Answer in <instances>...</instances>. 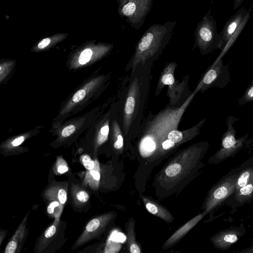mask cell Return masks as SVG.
<instances>
[{
  "label": "cell",
  "mask_w": 253,
  "mask_h": 253,
  "mask_svg": "<svg viewBox=\"0 0 253 253\" xmlns=\"http://www.w3.org/2000/svg\"><path fill=\"white\" fill-rule=\"evenodd\" d=\"M76 128L74 125H69L65 127L62 131V135L63 137H67L72 134L75 131Z\"/></svg>",
  "instance_id": "83f0119b"
},
{
  "label": "cell",
  "mask_w": 253,
  "mask_h": 253,
  "mask_svg": "<svg viewBox=\"0 0 253 253\" xmlns=\"http://www.w3.org/2000/svg\"><path fill=\"white\" fill-rule=\"evenodd\" d=\"M59 202V201H58ZM58 201H53L48 205L47 208V212L49 214H53L56 209L60 205Z\"/></svg>",
  "instance_id": "f1b7e54d"
},
{
  "label": "cell",
  "mask_w": 253,
  "mask_h": 253,
  "mask_svg": "<svg viewBox=\"0 0 253 253\" xmlns=\"http://www.w3.org/2000/svg\"><path fill=\"white\" fill-rule=\"evenodd\" d=\"M85 95V90L83 89H80L73 96V101L74 102H78L83 99Z\"/></svg>",
  "instance_id": "4316f807"
},
{
  "label": "cell",
  "mask_w": 253,
  "mask_h": 253,
  "mask_svg": "<svg viewBox=\"0 0 253 253\" xmlns=\"http://www.w3.org/2000/svg\"><path fill=\"white\" fill-rule=\"evenodd\" d=\"M134 227L135 221L131 217L126 224L127 249L130 253H140L141 252V249L136 242Z\"/></svg>",
  "instance_id": "ac0fdd59"
},
{
  "label": "cell",
  "mask_w": 253,
  "mask_h": 253,
  "mask_svg": "<svg viewBox=\"0 0 253 253\" xmlns=\"http://www.w3.org/2000/svg\"><path fill=\"white\" fill-rule=\"evenodd\" d=\"M56 226L55 225H52L48 227L44 233V237L45 239L52 237L56 232Z\"/></svg>",
  "instance_id": "484cf974"
},
{
  "label": "cell",
  "mask_w": 253,
  "mask_h": 253,
  "mask_svg": "<svg viewBox=\"0 0 253 253\" xmlns=\"http://www.w3.org/2000/svg\"><path fill=\"white\" fill-rule=\"evenodd\" d=\"M234 253H253V242L250 247L244 249L240 251L235 252Z\"/></svg>",
  "instance_id": "1f68e13d"
},
{
  "label": "cell",
  "mask_w": 253,
  "mask_h": 253,
  "mask_svg": "<svg viewBox=\"0 0 253 253\" xmlns=\"http://www.w3.org/2000/svg\"><path fill=\"white\" fill-rule=\"evenodd\" d=\"M229 64L224 65L221 59L216 60L204 74L195 89L203 93L212 87H225L231 81Z\"/></svg>",
  "instance_id": "9c48e42d"
},
{
  "label": "cell",
  "mask_w": 253,
  "mask_h": 253,
  "mask_svg": "<svg viewBox=\"0 0 253 253\" xmlns=\"http://www.w3.org/2000/svg\"><path fill=\"white\" fill-rule=\"evenodd\" d=\"M50 42V40L49 38L43 39L39 42L38 44V47L40 49L44 48L49 44Z\"/></svg>",
  "instance_id": "f546056e"
},
{
  "label": "cell",
  "mask_w": 253,
  "mask_h": 253,
  "mask_svg": "<svg viewBox=\"0 0 253 253\" xmlns=\"http://www.w3.org/2000/svg\"><path fill=\"white\" fill-rule=\"evenodd\" d=\"M68 168L67 166L64 165H60L58 167L57 170L60 173H64L67 172Z\"/></svg>",
  "instance_id": "836d02e7"
},
{
  "label": "cell",
  "mask_w": 253,
  "mask_h": 253,
  "mask_svg": "<svg viewBox=\"0 0 253 253\" xmlns=\"http://www.w3.org/2000/svg\"><path fill=\"white\" fill-rule=\"evenodd\" d=\"M246 231V227L241 224L238 226L231 227L218 231L210 238V240L215 248L225 251L243 236Z\"/></svg>",
  "instance_id": "8fae6325"
},
{
  "label": "cell",
  "mask_w": 253,
  "mask_h": 253,
  "mask_svg": "<svg viewBox=\"0 0 253 253\" xmlns=\"http://www.w3.org/2000/svg\"><path fill=\"white\" fill-rule=\"evenodd\" d=\"M120 17L136 30L141 28L150 13L153 0H116Z\"/></svg>",
  "instance_id": "ba28073f"
},
{
  "label": "cell",
  "mask_w": 253,
  "mask_h": 253,
  "mask_svg": "<svg viewBox=\"0 0 253 253\" xmlns=\"http://www.w3.org/2000/svg\"><path fill=\"white\" fill-rule=\"evenodd\" d=\"M252 101H253V80L246 88L243 95L239 99L238 105H243Z\"/></svg>",
  "instance_id": "ffe728a7"
},
{
  "label": "cell",
  "mask_w": 253,
  "mask_h": 253,
  "mask_svg": "<svg viewBox=\"0 0 253 253\" xmlns=\"http://www.w3.org/2000/svg\"><path fill=\"white\" fill-rule=\"evenodd\" d=\"M76 198L81 203H86L88 201L89 195L86 191L80 190L77 193Z\"/></svg>",
  "instance_id": "cb8c5ba5"
},
{
  "label": "cell",
  "mask_w": 253,
  "mask_h": 253,
  "mask_svg": "<svg viewBox=\"0 0 253 253\" xmlns=\"http://www.w3.org/2000/svg\"><path fill=\"white\" fill-rule=\"evenodd\" d=\"M112 133L113 137V147L117 150H122L125 144V139L122 128L120 123L119 114L112 123Z\"/></svg>",
  "instance_id": "d6986e66"
},
{
  "label": "cell",
  "mask_w": 253,
  "mask_h": 253,
  "mask_svg": "<svg viewBox=\"0 0 253 253\" xmlns=\"http://www.w3.org/2000/svg\"></svg>",
  "instance_id": "d590c367"
},
{
  "label": "cell",
  "mask_w": 253,
  "mask_h": 253,
  "mask_svg": "<svg viewBox=\"0 0 253 253\" xmlns=\"http://www.w3.org/2000/svg\"><path fill=\"white\" fill-rule=\"evenodd\" d=\"M198 92L195 89L181 106L167 104L156 114L150 112L144 118L135 136L141 154L165 155L178 147L169 139V134L172 130L178 128L186 109Z\"/></svg>",
  "instance_id": "6da1fadb"
},
{
  "label": "cell",
  "mask_w": 253,
  "mask_h": 253,
  "mask_svg": "<svg viewBox=\"0 0 253 253\" xmlns=\"http://www.w3.org/2000/svg\"><path fill=\"white\" fill-rule=\"evenodd\" d=\"M146 210L151 214L161 218L167 223H170L174 220V217L164 206L158 202L145 196L141 195Z\"/></svg>",
  "instance_id": "e0dca14e"
},
{
  "label": "cell",
  "mask_w": 253,
  "mask_h": 253,
  "mask_svg": "<svg viewBox=\"0 0 253 253\" xmlns=\"http://www.w3.org/2000/svg\"><path fill=\"white\" fill-rule=\"evenodd\" d=\"M176 21L151 25L135 44V50L125 68V71H132L139 63L154 62L169 44L172 37Z\"/></svg>",
  "instance_id": "3957f363"
},
{
  "label": "cell",
  "mask_w": 253,
  "mask_h": 253,
  "mask_svg": "<svg viewBox=\"0 0 253 253\" xmlns=\"http://www.w3.org/2000/svg\"><path fill=\"white\" fill-rule=\"evenodd\" d=\"M90 173L94 179L97 181L99 180L100 178V174L98 171L92 169L90 170Z\"/></svg>",
  "instance_id": "d6a6232c"
},
{
  "label": "cell",
  "mask_w": 253,
  "mask_h": 253,
  "mask_svg": "<svg viewBox=\"0 0 253 253\" xmlns=\"http://www.w3.org/2000/svg\"><path fill=\"white\" fill-rule=\"evenodd\" d=\"M239 120L232 116H228L226 119L227 129L222 136L220 148L209 160L210 164H218L237 153L243 147L249 133L236 138V131L233 125Z\"/></svg>",
  "instance_id": "52a82bcc"
},
{
  "label": "cell",
  "mask_w": 253,
  "mask_h": 253,
  "mask_svg": "<svg viewBox=\"0 0 253 253\" xmlns=\"http://www.w3.org/2000/svg\"><path fill=\"white\" fill-rule=\"evenodd\" d=\"M207 214L203 211L190 219L175 231L164 244L163 248L166 250L181 240Z\"/></svg>",
  "instance_id": "9a60e30c"
},
{
  "label": "cell",
  "mask_w": 253,
  "mask_h": 253,
  "mask_svg": "<svg viewBox=\"0 0 253 253\" xmlns=\"http://www.w3.org/2000/svg\"><path fill=\"white\" fill-rule=\"evenodd\" d=\"M194 45L204 55L220 49L221 38L217 32L216 22L211 15V8L198 23L194 32Z\"/></svg>",
  "instance_id": "277c9868"
},
{
  "label": "cell",
  "mask_w": 253,
  "mask_h": 253,
  "mask_svg": "<svg viewBox=\"0 0 253 253\" xmlns=\"http://www.w3.org/2000/svg\"><path fill=\"white\" fill-rule=\"evenodd\" d=\"M82 161L85 168L89 170H92L94 167V161L88 155H84L82 157Z\"/></svg>",
  "instance_id": "603a6c76"
},
{
  "label": "cell",
  "mask_w": 253,
  "mask_h": 253,
  "mask_svg": "<svg viewBox=\"0 0 253 253\" xmlns=\"http://www.w3.org/2000/svg\"><path fill=\"white\" fill-rule=\"evenodd\" d=\"M109 125V120H107L100 129V134L98 137V143L99 144H102L107 139L110 129Z\"/></svg>",
  "instance_id": "44dd1931"
},
{
  "label": "cell",
  "mask_w": 253,
  "mask_h": 253,
  "mask_svg": "<svg viewBox=\"0 0 253 253\" xmlns=\"http://www.w3.org/2000/svg\"><path fill=\"white\" fill-rule=\"evenodd\" d=\"M245 0H234L233 3V10L238 8Z\"/></svg>",
  "instance_id": "e575fe53"
},
{
  "label": "cell",
  "mask_w": 253,
  "mask_h": 253,
  "mask_svg": "<svg viewBox=\"0 0 253 253\" xmlns=\"http://www.w3.org/2000/svg\"><path fill=\"white\" fill-rule=\"evenodd\" d=\"M24 137L23 136H20L15 139L12 142V145L13 146H17L20 145L24 140Z\"/></svg>",
  "instance_id": "4dcf8cb0"
},
{
  "label": "cell",
  "mask_w": 253,
  "mask_h": 253,
  "mask_svg": "<svg viewBox=\"0 0 253 253\" xmlns=\"http://www.w3.org/2000/svg\"><path fill=\"white\" fill-rule=\"evenodd\" d=\"M189 76H185L180 82L176 81L174 83L168 86L167 96L169 98L168 105L173 107L182 105L192 94L190 90L188 83Z\"/></svg>",
  "instance_id": "4fadbf2b"
},
{
  "label": "cell",
  "mask_w": 253,
  "mask_h": 253,
  "mask_svg": "<svg viewBox=\"0 0 253 253\" xmlns=\"http://www.w3.org/2000/svg\"><path fill=\"white\" fill-rule=\"evenodd\" d=\"M239 168L231 170L210 189L203 205L207 213L213 211L234 193Z\"/></svg>",
  "instance_id": "8992f818"
},
{
  "label": "cell",
  "mask_w": 253,
  "mask_h": 253,
  "mask_svg": "<svg viewBox=\"0 0 253 253\" xmlns=\"http://www.w3.org/2000/svg\"><path fill=\"white\" fill-rule=\"evenodd\" d=\"M208 143L207 141H201L190 145L187 155L188 147L179 151L172 161L165 168L164 177L174 180L176 178L178 179L189 169H194L196 167L201 168L203 167L204 165L201 164V160L205 153L196 156L188 162H186Z\"/></svg>",
  "instance_id": "5b68a950"
},
{
  "label": "cell",
  "mask_w": 253,
  "mask_h": 253,
  "mask_svg": "<svg viewBox=\"0 0 253 253\" xmlns=\"http://www.w3.org/2000/svg\"><path fill=\"white\" fill-rule=\"evenodd\" d=\"M57 198L60 203L64 204L67 199V192L63 188L59 189L57 192Z\"/></svg>",
  "instance_id": "d4e9b609"
},
{
  "label": "cell",
  "mask_w": 253,
  "mask_h": 253,
  "mask_svg": "<svg viewBox=\"0 0 253 253\" xmlns=\"http://www.w3.org/2000/svg\"><path fill=\"white\" fill-rule=\"evenodd\" d=\"M92 50L90 48L84 49L80 54L79 58V62L81 65H84L88 62L91 57Z\"/></svg>",
  "instance_id": "7402d4cb"
},
{
  "label": "cell",
  "mask_w": 253,
  "mask_h": 253,
  "mask_svg": "<svg viewBox=\"0 0 253 253\" xmlns=\"http://www.w3.org/2000/svg\"><path fill=\"white\" fill-rule=\"evenodd\" d=\"M251 10L252 7L247 10L242 7L227 21L219 33L221 38L219 49L223 50L238 37L248 22Z\"/></svg>",
  "instance_id": "30bf717a"
},
{
  "label": "cell",
  "mask_w": 253,
  "mask_h": 253,
  "mask_svg": "<svg viewBox=\"0 0 253 253\" xmlns=\"http://www.w3.org/2000/svg\"><path fill=\"white\" fill-rule=\"evenodd\" d=\"M253 200V177L244 187L235 190L224 204L232 208H238Z\"/></svg>",
  "instance_id": "5bb4252c"
},
{
  "label": "cell",
  "mask_w": 253,
  "mask_h": 253,
  "mask_svg": "<svg viewBox=\"0 0 253 253\" xmlns=\"http://www.w3.org/2000/svg\"><path fill=\"white\" fill-rule=\"evenodd\" d=\"M177 66V63L175 61L166 64L158 81L155 92L156 97L159 96L166 86H170L175 83L174 74Z\"/></svg>",
  "instance_id": "2e32d148"
},
{
  "label": "cell",
  "mask_w": 253,
  "mask_h": 253,
  "mask_svg": "<svg viewBox=\"0 0 253 253\" xmlns=\"http://www.w3.org/2000/svg\"><path fill=\"white\" fill-rule=\"evenodd\" d=\"M153 63L138 64L123 85L118 114L125 143L135 137L144 119Z\"/></svg>",
  "instance_id": "7a4b0ae2"
},
{
  "label": "cell",
  "mask_w": 253,
  "mask_h": 253,
  "mask_svg": "<svg viewBox=\"0 0 253 253\" xmlns=\"http://www.w3.org/2000/svg\"><path fill=\"white\" fill-rule=\"evenodd\" d=\"M115 215V212H110L90 220L78 241L77 245L80 246L82 244L87 242L89 239L94 238L99 233H102L106 229L107 227L113 222Z\"/></svg>",
  "instance_id": "7c38bea8"
}]
</instances>
